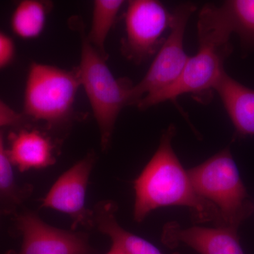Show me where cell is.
Masks as SVG:
<instances>
[{
  "label": "cell",
  "instance_id": "6da1fadb",
  "mask_svg": "<svg viewBox=\"0 0 254 254\" xmlns=\"http://www.w3.org/2000/svg\"><path fill=\"white\" fill-rule=\"evenodd\" d=\"M174 125L165 130L158 150L133 182V218L141 222L152 211L162 207H187L195 222H215L222 227L218 209L195 191L188 171L185 170L172 146Z\"/></svg>",
  "mask_w": 254,
  "mask_h": 254
},
{
  "label": "cell",
  "instance_id": "7a4b0ae2",
  "mask_svg": "<svg viewBox=\"0 0 254 254\" xmlns=\"http://www.w3.org/2000/svg\"><path fill=\"white\" fill-rule=\"evenodd\" d=\"M106 60L86 36L82 37L78 77L99 128L100 145L103 151L109 148L120 112L125 107L132 105L134 86L127 78L115 77Z\"/></svg>",
  "mask_w": 254,
  "mask_h": 254
},
{
  "label": "cell",
  "instance_id": "3957f363",
  "mask_svg": "<svg viewBox=\"0 0 254 254\" xmlns=\"http://www.w3.org/2000/svg\"><path fill=\"white\" fill-rule=\"evenodd\" d=\"M188 174L197 193L218 209L222 227L237 230L253 213V203L228 148L190 169Z\"/></svg>",
  "mask_w": 254,
  "mask_h": 254
},
{
  "label": "cell",
  "instance_id": "277c9868",
  "mask_svg": "<svg viewBox=\"0 0 254 254\" xmlns=\"http://www.w3.org/2000/svg\"><path fill=\"white\" fill-rule=\"evenodd\" d=\"M81 87L77 68L31 63L23 93V116L28 121L44 122L49 128L65 125L71 119Z\"/></svg>",
  "mask_w": 254,
  "mask_h": 254
},
{
  "label": "cell",
  "instance_id": "5b68a950",
  "mask_svg": "<svg viewBox=\"0 0 254 254\" xmlns=\"http://www.w3.org/2000/svg\"><path fill=\"white\" fill-rule=\"evenodd\" d=\"M198 51L190 58L180 78L168 88L140 100L136 105L140 110L177 99L182 95L215 90L225 71L224 62L232 53L231 44L205 37H198Z\"/></svg>",
  "mask_w": 254,
  "mask_h": 254
},
{
  "label": "cell",
  "instance_id": "8992f818",
  "mask_svg": "<svg viewBox=\"0 0 254 254\" xmlns=\"http://www.w3.org/2000/svg\"><path fill=\"white\" fill-rule=\"evenodd\" d=\"M196 10L193 3L178 5L173 11L170 34L165 38L144 77L133 86L132 105L140 100L168 88L181 76L190 57L184 48L187 23Z\"/></svg>",
  "mask_w": 254,
  "mask_h": 254
},
{
  "label": "cell",
  "instance_id": "52a82bcc",
  "mask_svg": "<svg viewBox=\"0 0 254 254\" xmlns=\"http://www.w3.org/2000/svg\"><path fill=\"white\" fill-rule=\"evenodd\" d=\"M173 14L155 0H131L125 13L122 50L127 59L140 64L154 55L164 33L171 27Z\"/></svg>",
  "mask_w": 254,
  "mask_h": 254
},
{
  "label": "cell",
  "instance_id": "ba28073f",
  "mask_svg": "<svg viewBox=\"0 0 254 254\" xmlns=\"http://www.w3.org/2000/svg\"><path fill=\"white\" fill-rule=\"evenodd\" d=\"M14 217L22 243L19 250L4 254H97L86 232L52 226L30 210L16 212Z\"/></svg>",
  "mask_w": 254,
  "mask_h": 254
},
{
  "label": "cell",
  "instance_id": "9c48e42d",
  "mask_svg": "<svg viewBox=\"0 0 254 254\" xmlns=\"http://www.w3.org/2000/svg\"><path fill=\"white\" fill-rule=\"evenodd\" d=\"M95 163V153L90 152L60 175L42 200L41 208L53 209L70 217L71 230L94 227L93 211L86 208V195Z\"/></svg>",
  "mask_w": 254,
  "mask_h": 254
},
{
  "label": "cell",
  "instance_id": "30bf717a",
  "mask_svg": "<svg viewBox=\"0 0 254 254\" xmlns=\"http://www.w3.org/2000/svg\"><path fill=\"white\" fill-rule=\"evenodd\" d=\"M162 242L170 248L184 244L200 254H245L237 230L230 227L183 228L177 222H172L164 227Z\"/></svg>",
  "mask_w": 254,
  "mask_h": 254
},
{
  "label": "cell",
  "instance_id": "8fae6325",
  "mask_svg": "<svg viewBox=\"0 0 254 254\" xmlns=\"http://www.w3.org/2000/svg\"><path fill=\"white\" fill-rule=\"evenodd\" d=\"M8 154L21 173L49 168L56 163V145L45 132L28 127L16 128L8 136Z\"/></svg>",
  "mask_w": 254,
  "mask_h": 254
},
{
  "label": "cell",
  "instance_id": "7c38bea8",
  "mask_svg": "<svg viewBox=\"0 0 254 254\" xmlns=\"http://www.w3.org/2000/svg\"><path fill=\"white\" fill-rule=\"evenodd\" d=\"M238 136H254V90L225 71L215 86Z\"/></svg>",
  "mask_w": 254,
  "mask_h": 254
},
{
  "label": "cell",
  "instance_id": "4fadbf2b",
  "mask_svg": "<svg viewBox=\"0 0 254 254\" xmlns=\"http://www.w3.org/2000/svg\"><path fill=\"white\" fill-rule=\"evenodd\" d=\"M117 210L118 205L110 200H103L95 205L93 222L98 231L109 237L112 244L125 254H163L150 242L120 226L115 216Z\"/></svg>",
  "mask_w": 254,
  "mask_h": 254
},
{
  "label": "cell",
  "instance_id": "5bb4252c",
  "mask_svg": "<svg viewBox=\"0 0 254 254\" xmlns=\"http://www.w3.org/2000/svg\"><path fill=\"white\" fill-rule=\"evenodd\" d=\"M214 9L227 31L240 37L244 50L254 49V0H229Z\"/></svg>",
  "mask_w": 254,
  "mask_h": 254
},
{
  "label": "cell",
  "instance_id": "9a60e30c",
  "mask_svg": "<svg viewBox=\"0 0 254 254\" xmlns=\"http://www.w3.org/2000/svg\"><path fill=\"white\" fill-rule=\"evenodd\" d=\"M14 167L5 145L2 130L0 129V209L4 215H14L33 193L32 185L18 183Z\"/></svg>",
  "mask_w": 254,
  "mask_h": 254
},
{
  "label": "cell",
  "instance_id": "2e32d148",
  "mask_svg": "<svg viewBox=\"0 0 254 254\" xmlns=\"http://www.w3.org/2000/svg\"><path fill=\"white\" fill-rule=\"evenodd\" d=\"M48 6L39 0H23L11 14L10 25L15 36L23 40L38 38L46 27Z\"/></svg>",
  "mask_w": 254,
  "mask_h": 254
},
{
  "label": "cell",
  "instance_id": "e0dca14e",
  "mask_svg": "<svg viewBox=\"0 0 254 254\" xmlns=\"http://www.w3.org/2000/svg\"><path fill=\"white\" fill-rule=\"evenodd\" d=\"M125 3L123 0H95L93 1L91 27L86 38L92 46L106 59L105 43Z\"/></svg>",
  "mask_w": 254,
  "mask_h": 254
},
{
  "label": "cell",
  "instance_id": "ac0fdd59",
  "mask_svg": "<svg viewBox=\"0 0 254 254\" xmlns=\"http://www.w3.org/2000/svg\"><path fill=\"white\" fill-rule=\"evenodd\" d=\"M28 127V120L0 98V129L11 127L14 129Z\"/></svg>",
  "mask_w": 254,
  "mask_h": 254
},
{
  "label": "cell",
  "instance_id": "d6986e66",
  "mask_svg": "<svg viewBox=\"0 0 254 254\" xmlns=\"http://www.w3.org/2000/svg\"><path fill=\"white\" fill-rule=\"evenodd\" d=\"M16 55V46L12 38L0 31V71L13 63Z\"/></svg>",
  "mask_w": 254,
  "mask_h": 254
},
{
  "label": "cell",
  "instance_id": "ffe728a7",
  "mask_svg": "<svg viewBox=\"0 0 254 254\" xmlns=\"http://www.w3.org/2000/svg\"><path fill=\"white\" fill-rule=\"evenodd\" d=\"M106 254H125L119 247L112 244L111 248Z\"/></svg>",
  "mask_w": 254,
  "mask_h": 254
},
{
  "label": "cell",
  "instance_id": "44dd1931",
  "mask_svg": "<svg viewBox=\"0 0 254 254\" xmlns=\"http://www.w3.org/2000/svg\"><path fill=\"white\" fill-rule=\"evenodd\" d=\"M2 215H4V214H3L2 211L0 210V218H1V217L2 216Z\"/></svg>",
  "mask_w": 254,
  "mask_h": 254
}]
</instances>
